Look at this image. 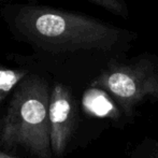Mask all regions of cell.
Instances as JSON below:
<instances>
[{"mask_svg": "<svg viewBox=\"0 0 158 158\" xmlns=\"http://www.w3.org/2000/svg\"><path fill=\"white\" fill-rule=\"evenodd\" d=\"M10 23L24 40L54 53L109 51L129 35L95 17L45 6H19Z\"/></svg>", "mask_w": 158, "mask_h": 158, "instance_id": "obj_1", "label": "cell"}, {"mask_svg": "<svg viewBox=\"0 0 158 158\" xmlns=\"http://www.w3.org/2000/svg\"><path fill=\"white\" fill-rule=\"evenodd\" d=\"M48 84L37 74L27 75L15 89L0 121V143L9 151L23 148L37 158H52Z\"/></svg>", "mask_w": 158, "mask_h": 158, "instance_id": "obj_2", "label": "cell"}, {"mask_svg": "<svg viewBox=\"0 0 158 158\" xmlns=\"http://www.w3.org/2000/svg\"><path fill=\"white\" fill-rule=\"evenodd\" d=\"M92 87L113 96L127 115L148 98L158 99V64L150 55L127 63L112 61L93 81Z\"/></svg>", "mask_w": 158, "mask_h": 158, "instance_id": "obj_3", "label": "cell"}, {"mask_svg": "<svg viewBox=\"0 0 158 158\" xmlns=\"http://www.w3.org/2000/svg\"><path fill=\"white\" fill-rule=\"evenodd\" d=\"M50 132L53 154L61 157L66 152L77 119V106L69 87L56 83L51 93Z\"/></svg>", "mask_w": 158, "mask_h": 158, "instance_id": "obj_4", "label": "cell"}, {"mask_svg": "<svg viewBox=\"0 0 158 158\" xmlns=\"http://www.w3.org/2000/svg\"><path fill=\"white\" fill-rule=\"evenodd\" d=\"M83 106L90 115L99 117H117L118 112L106 92L100 88L92 87L83 96Z\"/></svg>", "mask_w": 158, "mask_h": 158, "instance_id": "obj_5", "label": "cell"}, {"mask_svg": "<svg viewBox=\"0 0 158 158\" xmlns=\"http://www.w3.org/2000/svg\"><path fill=\"white\" fill-rule=\"evenodd\" d=\"M28 75L27 70L0 67V103Z\"/></svg>", "mask_w": 158, "mask_h": 158, "instance_id": "obj_6", "label": "cell"}, {"mask_svg": "<svg viewBox=\"0 0 158 158\" xmlns=\"http://www.w3.org/2000/svg\"><path fill=\"white\" fill-rule=\"evenodd\" d=\"M89 1L117 16L124 19L128 17V8L125 0H89Z\"/></svg>", "mask_w": 158, "mask_h": 158, "instance_id": "obj_7", "label": "cell"}, {"mask_svg": "<svg viewBox=\"0 0 158 158\" xmlns=\"http://www.w3.org/2000/svg\"><path fill=\"white\" fill-rule=\"evenodd\" d=\"M0 158H15L13 156H11V155L6 154V152H2V151H0Z\"/></svg>", "mask_w": 158, "mask_h": 158, "instance_id": "obj_8", "label": "cell"}, {"mask_svg": "<svg viewBox=\"0 0 158 158\" xmlns=\"http://www.w3.org/2000/svg\"><path fill=\"white\" fill-rule=\"evenodd\" d=\"M153 158H158V144L156 145L154 150V153H153Z\"/></svg>", "mask_w": 158, "mask_h": 158, "instance_id": "obj_9", "label": "cell"}]
</instances>
